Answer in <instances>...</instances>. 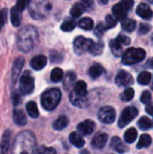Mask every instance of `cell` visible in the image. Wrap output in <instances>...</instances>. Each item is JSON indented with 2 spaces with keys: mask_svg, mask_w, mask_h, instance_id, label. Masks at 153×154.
<instances>
[{
  "mask_svg": "<svg viewBox=\"0 0 153 154\" xmlns=\"http://www.w3.org/2000/svg\"><path fill=\"white\" fill-rule=\"evenodd\" d=\"M35 150V137L31 131H22L14 138L12 154H34Z\"/></svg>",
  "mask_w": 153,
  "mask_h": 154,
  "instance_id": "cell-1",
  "label": "cell"
},
{
  "mask_svg": "<svg viewBox=\"0 0 153 154\" xmlns=\"http://www.w3.org/2000/svg\"><path fill=\"white\" fill-rule=\"evenodd\" d=\"M38 39L37 30L32 25H25L17 34V47L23 52H29L35 47Z\"/></svg>",
  "mask_w": 153,
  "mask_h": 154,
  "instance_id": "cell-2",
  "label": "cell"
},
{
  "mask_svg": "<svg viewBox=\"0 0 153 154\" xmlns=\"http://www.w3.org/2000/svg\"><path fill=\"white\" fill-rule=\"evenodd\" d=\"M53 0H30L29 14L36 20L46 18L52 10Z\"/></svg>",
  "mask_w": 153,
  "mask_h": 154,
  "instance_id": "cell-3",
  "label": "cell"
},
{
  "mask_svg": "<svg viewBox=\"0 0 153 154\" xmlns=\"http://www.w3.org/2000/svg\"><path fill=\"white\" fill-rule=\"evenodd\" d=\"M61 98V92L59 88H50L46 90L42 95L41 98V106L45 110L51 111L54 110Z\"/></svg>",
  "mask_w": 153,
  "mask_h": 154,
  "instance_id": "cell-4",
  "label": "cell"
},
{
  "mask_svg": "<svg viewBox=\"0 0 153 154\" xmlns=\"http://www.w3.org/2000/svg\"><path fill=\"white\" fill-rule=\"evenodd\" d=\"M146 57V51L142 48H129L122 58V62L124 65H133L142 60Z\"/></svg>",
  "mask_w": 153,
  "mask_h": 154,
  "instance_id": "cell-5",
  "label": "cell"
},
{
  "mask_svg": "<svg viewBox=\"0 0 153 154\" xmlns=\"http://www.w3.org/2000/svg\"><path fill=\"white\" fill-rule=\"evenodd\" d=\"M34 89V79L29 71H25L20 78L19 91L22 95H29Z\"/></svg>",
  "mask_w": 153,
  "mask_h": 154,
  "instance_id": "cell-6",
  "label": "cell"
},
{
  "mask_svg": "<svg viewBox=\"0 0 153 154\" xmlns=\"http://www.w3.org/2000/svg\"><path fill=\"white\" fill-rule=\"evenodd\" d=\"M94 42L91 39L85 38L84 36H78L75 38L73 42V48L74 51L78 55H82L87 51H89Z\"/></svg>",
  "mask_w": 153,
  "mask_h": 154,
  "instance_id": "cell-7",
  "label": "cell"
},
{
  "mask_svg": "<svg viewBox=\"0 0 153 154\" xmlns=\"http://www.w3.org/2000/svg\"><path fill=\"white\" fill-rule=\"evenodd\" d=\"M138 109L134 106H128L124 109L118 120V126L120 128L126 126L138 116Z\"/></svg>",
  "mask_w": 153,
  "mask_h": 154,
  "instance_id": "cell-8",
  "label": "cell"
},
{
  "mask_svg": "<svg viewBox=\"0 0 153 154\" xmlns=\"http://www.w3.org/2000/svg\"><path fill=\"white\" fill-rule=\"evenodd\" d=\"M115 110L111 106H104L98 112V119L104 124H112L115 120Z\"/></svg>",
  "mask_w": 153,
  "mask_h": 154,
  "instance_id": "cell-9",
  "label": "cell"
},
{
  "mask_svg": "<svg viewBox=\"0 0 153 154\" xmlns=\"http://www.w3.org/2000/svg\"><path fill=\"white\" fill-rule=\"evenodd\" d=\"M115 83L120 87H127L133 83V79L130 73L124 70H121L115 78Z\"/></svg>",
  "mask_w": 153,
  "mask_h": 154,
  "instance_id": "cell-10",
  "label": "cell"
},
{
  "mask_svg": "<svg viewBox=\"0 0 153 154\" xmlns=\"http://www.w3.org/2000/svg\"><path fill=\"white\" fill-rule=\"evenodd\" d=\"M96 124L92 120H85L78 124V131L81 135H89L93 133L95 129Z\"/></svg>",
  "mask_w": 153,
  "mask_h": 154,
  "instance_id": "cell-11",
  "label": "cell"
},
{
  "mask_svg": "<svg viewBox=\"0 0 153 154\" xmlns=\"http://www.w3.org/2000/svg\"><path fill=\"white\" fill-rule=\"evenodd\" d=\"M136 13L140 17H142L144 20H151L153 17V11L151 8L147 4L144 3H142L138 5Z\"/></svg>",
  "mask_w": 153,
  "mask_h": 154,
  "instance_id": "cell-12",
  "label": "cell"
},
{
  "mask_svg": "<svg viewBox=\"0 0 153 154\" xmlns=\"http://www.w3.org/2000/svg\"><path fill=\"white\" fill-rule=\"evenodd\" d=\"M69 101L71 104L77 107H85L87 105V97L78 95L75 91H72L69 95Z\"/></svg>",
  "mask_w": 153,
  "mask_h": 154,
  "instance_id": "cell-13",
  "label": "cell"
},
{
  "mask_svg": "<svg viewBox=\"0 0 153 154\" xmlns=\"http://www.w3.org/2000/svg\"><path fill=\"white\" fill-rule=\"evenodd\" d=\"M24 64V59L23 57H19L15 60L14 65H13V69H12V81L13 84H14L21 73V70L23 67Z\"/></svg>",
  "mask_w": 153,
  "mask_h": 154,
  "instance_id": "cell-14",
  "label": "cell"
},
{
  "mask_svg": "<svg viewBox=\"0 0 153 154\" xmlns=\"http://www.w3.org/2000/svg\"><path fill=\"white\" fill-rule=\"evenodd\" d=\"M108 140V136L106 134L104 133H99L96 135H95V137L92 140V146L96 149H103L105 147V145L106 144Z\"/></svg>",
  "mask_w": 153,
  "mask_h": 154,
  "instance_id": "cell-15",
  "label": "cell"
},
{
  "mask_svg": "<svg viewBox=\"0 0 153 154\" xmlns=\"http://www.w3.org/2000/svg\"><path fill=\"white\" fill-rule=\"evenodd\" d=\"M111 148L115 151L116 152L118 153H124L128 151V148L127 146L122 142V140L117 137V136H114L112 139H111Z\"/></svg>",
  "mask_w": 153,
  "mask_h": 154,
  "instance_id": "cell-16",
  "label": "cell"
},
{
  "mask_svg": "<svg viewBox=\"0 0 153 154\" xmlns=\"http://www.w3.org/2000/svg\"><path fill=\"white\" fill-rule=\"evenodd\" d=\"M47 64V58L44 55H38L32 59L30 65L35 70L42 69Z\"/></svg>",
  "mask_w": 153,
  "mask_h": 154,
  "instance_id": "cell-17",
  "label": "cell"
},
{
  "mask_svg": "<svg viewBox=\"0 0 153 154\" xmlns=\"http://www.w3.org/2000/svg\"><path fill=\"white\" fill-rule=\"evenodd\" d=\"M112 12H113V14L115 15V17L117 20H121V21L125 19L127 16V14H128V11L120 3H118L113 6Z\"/></svg>",
  "mask_w": 153,
  "mask_h": 154,
  "instance_id": "cell-18",
  "label": "cell"
},
{
  "mask_svg": "<svg viewBox=\"0 0 153 154\" xmlns=\"http://www.w3.org/2000/svg\"><path fill=\"white\" fill-rule=\"evenodd\" d=\"M10 146V132L7 130L4 133L0 142V154H7Z\"/></svg>",
  "mask_w": 153,
  "mask_h": 154,
  "instance_id": "cell-19",
  "label": "cell"
},
{
  "mask_svg": "<svg viewBox=\"0 0 153 154\" xmlns=\"http://www.w3.org/2000/svg\"><path fill=\"white\" fill-rule=\"evenodd\" d=\"M69 142L72 145L77 148H82L85 145V141L81 134H78L77 132H72L69 135Z\"/></svg>",
  "mask_w": 153,
  "mask_h": 154,
  "instance_id": "cell-20",
  "label": "cell"
},
{
  "mask_svg": "<svg viewBox=\"0 0 153 154\" xmlns=\"http://www.w3.org/2000/svg\"><path fill=\"white\" fill-rule=\"evenodd\" d=\"M104 72H105V69L103 68L102 65H100L98 63H96V64L92 65L89 68V70H88V74H89L90 78H92L94 79L99 78Z\"/></svg>",
  "mask_w": 153,
  "mask_h": 154,
  "instance_id": "cell-21",
  "label": "cell"
},
{
  "mask_svg": "<svg viewBox=\"0 0 153 154\" xmlns=\"http://www.w3.org/2000/svg\"><path fill=\"white\" fill-rule=\"evenodd\" d=\"M86 11H87V9H86V7L84 6V5L81 2L80 3H76V4L73 5V6L70 9V14H71V16L73 18H78Z\"/></svg>",
  "mask_w": 153,
  "mask_h": 154,
  "instance_id": "cell-22",
  "label": "cell"
},
{
  "mask_svg": "<svg viewBox=\"0 0 153 154\" xmlns=\"http://www.w3.org/2000/svg\"><path fill=\"white\" fill-rule=\"evenodd\" d=\"M13 117H14V121L16 125H25L27 124V119H26V116L25 114L22 111V110H14L13 113Z\"/></svg>",
  "mask_w": 153,
  "mask_h": 154,
  "instance_id": "cell-23",
  "label": "cell"
},
{
  "mask_svg": "<svg viewBox=\"0 0 153 154\" xmlns=\"http://www.w3.org/2000/svg\"><path fill=\"white\" fill-rule=\"evenodd\" d=\"M69 121L68 119L67 116H60L58 117V119L53 123V128L57 131H60L63 130L64 128H66L69 125Z\"/></svg>",
  "mask_w": 153,
  "mask_h": 154,
  "instance_id": "cell-24",
  "label": "cell"
},
{
  "mask_svg": "<svg viewBox=\"0 0 153 154\" xmlns=\"http://www.w3.org/2000/svg\"><path fill=\"white\" fill-rule=\"evenodd\" d=\"M111 51L113 52V54L115 57H120L123 56V48H122V44L115 39V40H112L109 43Z\"/></svg>",
  "mask_w": 153,
  "mask_h": 154,
  "instance_id": "cell-25",
  "label": "cell"
},
{
  "mask_svg": "<svg viewBox=\"0 0 153 154\" xmlns=\"http://www.w3.org/2000/svg\"><path fill=\"white\" fill-rule=\"evenodd\" d=\"M76 80V74L73 71H69L65 78H64V81H63V86L65 88V89H70Z\"/></svg>",
  "mask_w": 153,
  "mask_h": 154,
  "instance_id": "cell-26",
  "label": "cell"
},
{
  "mask_svg": "<svg viewBox=\"0 0 153 154\" xmlns=\"http://www.w3.org/2000/svg\"><path fill=\"white\" fill-rule=\"evenodd\" d=\"M21 21H22V14H21V12L18 11L16 9V7L14 6V8H12L11 10V22L13 23L14 26L17 27L20 25L21 23Z\"/></svg>",
  "mask_w": 153,
  "mask_h": 154,
  "instance_id": "cell-27",
  "label": "cell"
},
{
  "mask_svg": "<svg viewBox=\"0 0 153 154\" xmlns=\"http://www.w3.org/2000/svg\"><path fill=\"white\" fill-rule=\"evenodd\" d=\"M78 25L82 28L83 30H86V31H90L91 29H93L94 27V22L91 18L89 17H84V18H81L78 23Z\"/></svg>",
  "mask_w": 153,
  "mask_h": 154,
  "instance_id": "cell-28",
  "label": "cell"
},
{
  "mask_svg": "<svg viewBox=\"0 0 153 154\" xmlns=\"http://www.w3.org/2000/svg\"><path fill=\"white\" fill-rule=\"evenodd\" d=\"M137 136H138V134H137V130L133 127L128 129L125 134H124V141L127 143H133L136 141L137 139Z\"/></svg>",
  "mask_w": 153,
  "mask_h": 154,
  "instance_id": "cell-29",
  "label": "cell"
},
{
  "mask_svg": "<svg viewBox=\"0 0 153 154\" xmlns=\"http://www.w3.org/2000/svg\"><path fill=\"white\" fill-rule=\"evenodd\" d=\"M152 139L151 137V135L144 134L140 137V140L137 143V149H142V148H146L149 147L151 144Z\"/></svg>",
  "mask_w": 153,
  "mask_h": 154,
  "instance_id": "cell-30",
  "label": "cell"
},
{
  "mask_svg": "<svg viewBox=\"0 0 153 154\" xmlns=\"http://www.w3.org/2000/svg\"><path fill=\"white\" fill-rule=\"evenodd\" d=\"M74 91H75L78 95L87 97V84H86V82L83 81V80L78 81V82L75 84V86H74Z\"/></svg>",
  "mask_w": 153,
  "mask_h": 154,
  "instance_id": "cell-31",
  "label": "cell"
},
{
  "mask_svg": "<svg viewBox=\"0 0 153 154\" xmlns=\"http://www.w3.org/2000/svg\"><path fill=\"white\" fill-rule=\"evenodd\" d=\"M136 22L133 20V19H128V18H125L122 21V27L124 31L128 32H133L136 28Z\"/></svg>",
  "mask_w": 153,
  "mask_h": 154,
  "instance_id": "cell-32",
  "label": "cell"
},
{
  "mask_svg": "<svg viewBox=\"0 0 153 154\" xmlns=\"http://www.w3.org/2000/svg\"><path fill=\"white\" fill-rule=\"evenodd\" d=\"M26 110L28 115L32 118H37L39 116V110L37 105L33 101H30L26 105Z\"/></svg>",
  "mask_w": 153,
  "mask_h": 154,
  "instance_id": "cell-33",
  "label": "cell"
},
{
  "mask_svg": "<svg viewBox=\"0 0 153 154\" xmlns=\"http://www.w3.org/2000/svg\"><path fill=\"white\" fill-rule=\"evenodd\" d=\"M138 126L141 130L142 131H147L149 129L151 128L152 126V122L151 120L147 117V116H142L141 117V119L138 121Z\"/></svg>",
  "mask_w": 153,
  "mask_h": 154,
  "instance_id": "cell-34",
  "label": "cell"
},
{
  "mask_svg": "<svg viewBox=\"0 0 153 154\" xmlns=\"http://www.w3.org/2000/svg\"><path fill=\"white\" fill-rule=\"evenodd\" d=\"M137 80L141 85H149L151 81V74L148 71H142L139 74Z\"/></svg>",
  "mask_w": 153,
  "mask_h": 154,
  "instance_id": "cell-35",
  "label": "cell"
},
{
  "mask_svg": "<svg viewBox=\"0 0 153 154\" xmlns=\"http://www.w3.org/2000/svg\"><path fill=\"white\" fill-rule=\"evenodd\" d=\"M76 25H77V23L73 19H66L62 23L60 28L63 32H71L75 29Z\"/></svg>",
  "mask_w": 153,
  "mask_h": 154,
  "instance_id": "cell-36",
  "label": "cell"
},
{
  "mask_svg": "<svg viewBox=\"0 0 153 154\" xmlns=\"http://www.w3.org/2000/svg\"><path fill=\"white\" fill-rule=\"evenodd\" d=\"M63 79V71L60 68H55L52 69L51 74H50V79L52 82L57 83L60 82Z\"/></svg>",
  "mask_w": 153,
  "mask_h": 154,
  "instance_id": "cell-37",
  "label": "cell"
},
{
  "mask_svg": "<svg viewBox=\"0 0 153 154\" xmlns=\"http://www.w3.org/2000/svg\"><path fill=\"white\" fill-rule=\"evenodd\" d=\"M104 43L103 42H94L89 52L92 54V55H100L102 52H103V50H104Z\"/></svg>",
  "mask_w": 153,
  "mask_h": 154,
  "instance_id": "cell-38",
  "label": "cell"
},
{
  "mask_svg": "<svg viewBox=\"0 0 153 154\" xmlns=\"http://www.w3.org/2000/svg\"><path fill=\"white\" fill-rule=\"evenodd\" d=\"M134 97V90L133 88H127L120 96V98L122 101H124V102H128V101H131Z\"/></svg>",
  "mask_w": 153,
  "mask_h": 154,
  "instance_id": "cell-39",
  "label": "cell"
},
{
  "mask_svg": "<svg viewBox=\"0 0 153 154\" xmlns=\"http://www.w3.org/2000/svg\"><path fill=\"white\" fill-rule=\"evenodd\" d=\"M106 30H107L106 26L104 23H99L96 25V27L95 28V34H96L98 38H100V37H102V36L104 35V32H105Z\"/></svg>",
  "mask_w": 153,
  "mask_h": 154,
  "instance_id": "cell-40",
  "label": "cell"
},
{
  "mask_svg": "<svg viewBox=\"0 0 153 154\" xmlns=\"http://www.w3.org/2000/svg\"><path fill=\"white\" fill-rule=\"evenodd\" d=\"M29 4H30V0H17L15 4V7L18 11L23 12L25 9V7L29 6Z\"/></svg>",
  "mask_w": 153,
  "mask_h": 154,
  "instance_id": "cell-41",
  "label": "cell"
},
{
  "mask_svg": "<svg viewBox=\"0 0 153 154\" xmlns=\"http://www.w3.org/2000/svg\"><path fill=\"white\" fill-rule=\"evenodd\" d=\"M151 98H152L151 94V92L148 91V90L144 91V92L142 94V96H141V101H142V103H143V104H145V105L150 104V103L151 102Z\"/></svg>",
  "mask_w": 153,
  "mask_h": 154,
  "instance_id": "cell-42",
  "label": "cell"
},
{
  "mask_svg": "<svg viewBox=\"0 0 153 154\" xmlns=\"http://www.w3.org/2000/svg\"><path fill=\"white\" fill-rule=\"evenodd\" d=\"M116 23H117L116 20L112 15L108 14L106 16V26L107 29H111V28L115 27L116 25Z\"/></svg>",
  "mask_w": 153,
  "mask_h": 154,
  "instance_id": "cell-43",
  "label": "cell"
},
{
  "mask_svg": "<svg viewBox=\"0 0 153 154\" xmlns=\"http://www.w3.org/2000/svg\"><path fill=\"white\" fill-rule=\"evenodd\" d=\"M34 154H56V151L52 148L41 147V148L36 149Z\"/></svg>",
  "mask_w": 153,
  "mask_h": 154,
  "instance_id": "cell-44",
  "label": "cell"
},
{
  "mask_svg": "<svg viewBox=\"0 0 153 154\" xmlns=\"http://www.w3.org/2000/svg\"><path fill=\"white\" fill-rule=\"evenodd\" d=\"M120 4L129 12L130 10H132L133 5H134V1L133 0H121Z\"/></svg>",
  "mask_w": 153,
  "mask_h": 154,
  "instance_id": "cell-45",
  "label": "cell"
},
{
  "mask_svg": "<svg viewBox=\"0 0 153 154\" xmlns=\"http://www.w3.org/2000/svg\"><path fill=\"white\" fill-rule=\"evenodd\" d=\"M62 59H63V57L60 52L54 51V52L50 53V60L52 62H60V61L62 60Z\"/></svg>",
  "mask_w": 153,
  "mask_h": 154,
  "instance_id": "cell-46",
  "label": "cell"
},
{
  "mask_svg": "<svg viewBox=\"0 0 153 154\" xmlns=\"http://www.w3.org/2000/svg\"><path fill=\"white\" fill-rule=\"evenodd\" d=\"M151 28V25L148 23H141L140 27H139V32L141 34H146L147 32H150Z\"/></svg>",
  "mask_w": 153,
  "mask_h": 154,
  "instance_id": "cell-47",
  "label": "cell"
},
{
  "mask_svg": "<svg viewBox=\"0 0 153 154\" xmlns=\"http://www.w3.org/2000/svg\"><path fill=\"white\" fill-rule=\"evenodd\" d=\"M5 20H6V10L1 9L0 10V30L4 27Z\"/></svg>",
  "mask_w": 153,
  "mask_h": 154,
  "instance_id": "cell-48",
  "label": "cell"
},
{
  "mask_svg": "<svg viewBox=\"0 0 153 154\" xmlns=\"http://www.w3.org/2000/svg\"><path fill=\"white\" fill-rule=\"evenodd\" d=\"M121 44H124V45H128L131 43V39L127 36H124V35H119L116 39Z\"/></svg>",
  "mask_w": 153,
  "mask_h": 154,
  "instance_id": "cell-49",
  "label": "cell"
},
{
  "mask_svg": "<svg viewBox=\"0 0 153 154\" xmlns=\"http://www.w3.org/2000/svg\"><path fill=\"white\" fill-rule=\"evenodd\" d=\"M81 3L84 5V6L86 7V9L87 11L91 10L92 7L94 6V3H93V0H82Z\"/></svg>",
  "mask_w": 153,
  "mask_h": 154,
  "instance_id": "cell-50",
  "label": "cell"
},
{
  "mask_svg": "<svg viewBox=\"0 0 153 154\" xmlns=\"http://www.w3.org/2000/svg\"><path fill=\"white\" fill-rule=\"evenodd\" d=\"M20 96L18 95V94H16V93H14V95H13V102H14V106H17L19 103H20Z\"/></svg>",
  "mask_w": 153,
  "mask_h": 154,
  "instance_id": "cell-51",
  "label": "cell"
},
{
  "mask_svg": "<svg viewBox=\"0 0 153 154\" xmlns=\"http://www.w3.org/2000/svg\"><path fill=\"white\" fill-rule=\"evenodd\" d=\"M146 112L151 115V116H153V103H150L147 105L146 106Z\"/></svg>",
  "mask_w": 153,
  "mask_h": 154,
  "instance_id": "cell-52",
  "label": "cell"
},
{
  "mask_svg": "<svg viewBox=\"0 0 153 154\" xmlns=\"http://www.w3.org/2000/svg\"><path fill=\"white\" fill-rule=\"evenodd\" d=\"M99 4L101 5H106L108 3V0H97Z\"/></svg>",
  "mask_w": 153,
  "mask_h": 154,
  "instance_id": "cell-53",
  "label": "cell"
},
{
  "mask_svg": "<svg viewBox=\"0 0 153 154\" xmlns=\"http://www.w3.org/2000/svg\"><path fill=\"white\" fill-rule=\"evenodd\" d=\"M80 154H90V153H89V152H88V151H87V150H83Z\"/></svg>",
  "mask_w": 153,
  "mask_h": 154,
  "instance_id": "cell-54",
  "label": "cell"
},
{
  "mask_svg": "<svg viewBox=\"0 0 153 154\" xmlns=\"http://www.w3.org/2000/svg\"><path fill=\"white\" fill-rule=\"evenodd\" d=\"M148 2H150V3H151V4H153V0H147Z\"/></svg>",
  "mask_w": 153,
  "mask_h": 154,
  "instance_id": "cell-55",
  "label": "cell"
},
{
  "mask_svg": "<svg viewBox=\"0 0 153 154\" xmlns=\"http://www.w3.org/2000/svg\"><path fill=\"white\" fill-rule=\"evenodd\" d=\"M152 126H153V123H152Z\"/></svg>",
  "mask_w": 153,
  "mask_h": 154,
  "instance_id": "cell-56",
  "label": "cell"
}]
</instances>
